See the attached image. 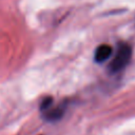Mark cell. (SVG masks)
Listing matches in <instances>:
<instances>
[{
  "label": "cell",
  "mask_w": 135,
  "mask_h": 135,
  "mask_svg": "<svg viewBox=\"0 0 135 135\" xmlns=\"http://www.w3.org/2000/svg\"><path fill=\"white\" fill-rule=\"evenodd\" d=\"M132 56V49L127 42H120L117 46L114 58L112 59L109 69L112 73H117L123 70L130 62Z\"/></svg>",
  "instance_id": "cell-1"
},
{
  "label": "cell",
  "mask_w": 135,
  "mask_h": 135,
  "mask_svg": "<svg viewBox=\"0 0 135 135\" xmlns=\"http://www.w3.org/2000/svg\"><path fill=\"white\" fill-rule=\"evenodd\" d=\"M53 103L45 110L41 111L44 119L47 121H57V120L61 119L66 111V108H68V100L61 101L55 105Z\"/></svg>",
  "instance_id": "cell-2"
},
{
  "label": "cell",
  "mask_w": 135,
  "mask_h": 135,
  "mask_svg": "<svg viewBox=\"0 0 135 135\" xmlns=\"http://www.w3.org/2000/svg\"><path fill=\"white\" fill-rule=\"evenodd\" d=\"M113 53V49L109 44H100L99 46L96 47L95 54H94V59L98 63H102L105 60L110 58V56Z\"/></svg>",
  "instance_id": "cell-3"
}]
</instances>
